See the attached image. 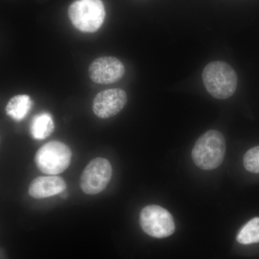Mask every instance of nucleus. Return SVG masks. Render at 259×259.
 <instances>
[{
  "mask_svg": "<svg viewBox=\"0 0 259 259\" xmlns=\"http://www.w3.org/2000/svg\"><path fill=\"white\" fill-rule=\"evenodd\" d=\"M68 15L77 30L95 32L102 26L106 13L101 0H76L70 5Z\"/></svg>",
  "mask_w": 259,
  "mask_h": 259,
  "instance_id": "3",
  "label": "nucleus"
},
{
  "mask_svg": "<svg viewBox=\"0 0 259 259\" xmlns=\"http://www.w3.org/2000/svg\"><path fill=\"white\" fill-rule=\"evenodd\" d=\"M140 224L143 231L153 238H167L175 231V221L171 213L154 204L146 206L141 210Z\"/></svg>",
  "mask_w": 259,
  "mask_h": 259,
  "instance_id": "5",
  "label": "nucleus"
},
{
  "mask_svg": "<svg viewBox=\"0 0 259 259\" xmlns=\"http://www.w3.org/2000/svg\"><path fill=\"white\" fill-rule=\"evenodd\" d=\"M127 100L125 92L121 89L104 90L97 94L94 99V113L100 118H110L124 108Z\"/></svg>",
  "mask_w": 259,
  "mask_h": 259,
  "instance_id": "8",
  "label": "nucleus"
},
{
  "mask_svg": "<svg viewBox=\"0 0 259 259\" xmlns=\"http://www.w3.org/2000/svg\"><path fill=\"white\" fill-rule=\"evenodd\" d=\"M237 241L243 245L259 243V218L248 221L237 236Z\"/></svg>",
  "mask_w": 259,
  "mask_h": 259,
  "instance_id": "12",
  "label": "nucleus"
},
{
  "mask_svg": "<svg viewBox=\"0 0 259 259\" xmlns=\"http://www.w3.org/2000/svg\"><path fill=\"white\" fill-rule=\"evenodd\" d=\"M112 175L111 163L108 160L95 158L89 163L81 174L80 187L85 194L95 195L106 188Z\"/></svg>",
  "mask_w": 259,
  "mask_h": 259,
  "instance_id": "6",
  "label": "nucleus"
},
{
  "mask_svg": "<svg viewBox=\"0 0 259 259\" xmlns=\"http://www.w3.org/2000/svg\"><path fill=\"white\" fill-rule=\"evenodd\" d=\"M202 80L207 92L213 97L226 100L236 92L238 77L235 70L223 61H213L205 66Z\"/></svg>",
  "mask_w": 259,
  "mask_h": 259,
  "instance_id": "2",
  "label": "nucleus"
},
{
  "mask_svg": "<svg viewBox=\"0 0 259 259\" xmlns=\"http://www.w3.org/2000/svg\"><path fill=\"white\" fill-rule=\"evenodd\" d=\"M33 102L28 95H20L12 97L6 106L8 116L16 121L23 120L31 110Z\"/></svg>",
  "mask_w": 259,
  "mask_h": 259,
  "instance_id": "10",
  "label": "nucleus"
},
{
  "mask_svg": "<svg viewBox=\"0 0 259 259\" xmlns=\"http://www.w3.org/2000/svg\"><path fill=\"white\" fill-rule=\"evenodd\" d=\"M66 184L61 177L55 175L51 177H37L29 186L28 193L35 199H44L64 192Z\"/></svg>",
  "mask_w": 259,
  "mask_h": 259,
  "instance_id": "9",
  "label": "nucleus"
},
{
  "mask_svg": "<svg viewBox=\"0 0 259 259\" xmlns=\"http://www.w3.org/2000/svg\"><path fill=\"white\" fill-rule=\"evenodd\" d=\"M226 150L224 136L219 131L211 130L196 141L192 149V160L201 169H215L222 164Z\"/></svg>",
  "mask_w": 259,
  "mask_h": 259,
  "instance_id": "1",
  "label": "nucleus"
},
{
  "mask_svg": "<svg viewBox=\"0 0 259 259\" xmlns=\"http://www.w3.org/2000/svg\"><path fill=\"white\" fill-rule=\"evenodd\" d=\"M71 156L72 153L67 145L60 141H51L37 151L35 164L42 173L59 175L69 167Z\"/></svg>",
  "mask_w": 259,
  "mask_h": 259,
  "instance_id": "4",
  "label": "nucleus"
},
{
  "mask_svg": "<svg viewBox=\"0 0 259 259\" xmlns=\"http://www.w3.org/2000/svg\"><path fill=\"white\" fill-rule=\"evenodd\" d=\"M125 66L113 56H102L93 61L89 68V75L93 82L110 84L122 79L125 74Z\"/></svg>",
  "mask_w": 259,
  "mask_h": 259,
  "instance_id": "7",
  "label": "nucleus"
},
{
  "mask_svg": "<svg viewBox=\"0 0 259 259\" xmlns=\"http://www.w3.org/2000/svg\"><path fill=\"white\" fill-rule=\"evenodd\" d=\"M54 130V120L48 112L35 115L30 123V134L34 139H46L51 136Z\"/></svg>",
  "mask_w": 259,
  "mask_h": 259,
  "instance_id": "11",
  "label": "nucleus"
},
{
  "mask_svg": "<svg viewBox=\"0 0 259 259\" xmlns=\"http://www.w3.org/2000/svg\"><path fill=\"white\" fill-rule=\"evenodd\" d=\"M243 164L247 171L259 173V146L248 150L243 157Z\"/></svg>",
  "mask_w": 259,
  "mask_h": 259,
  "instance_id": "13",
  "label": "nucleus"
}]
</instances>
